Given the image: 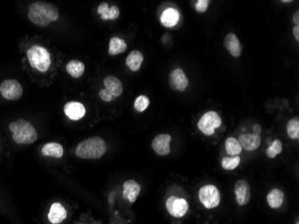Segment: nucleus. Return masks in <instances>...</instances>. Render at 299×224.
Wrapping results in <instances>:
<instances>
[{
  "label": "nucleus",
  "instance_id": "39448f33",
  "mask_svg": "<svg viewBox=\"0 0 299 224\" xmlns=\"http://www.w3.org/2000/svg\"><path fill=\"white\" fill-rule=\"evenodd\" d=\"M199 200L207 209H213L219 206L220 193L213 185H205L199 190Z\"/></svg>",
  "mask_w": 299,
  "mask_h": 224
},
{
  "label": "nucleus",
  "instance_id": "473e14b6",
  "mask_svg": "<svg viewBox=\"0 0 299 224\" xmlns=\"http://www.w3.org/2000/svg\"><path fill=\"white\" fill-rule=\"evenodd\" d=\"M252 131H254V134L257 135V136H260L261 134V132H262V129H261V127H260V125L258 124H256L254 126L252 127Z\"/></svg>",
  "mask_w": 299,
  "mask_h": 224
},
{
  "label": "nucleus",
  "instance_id": "2eb2a0df",
  "mask_svg": "<svg viewBox=\"0 0 299 224\" xmlns=\"http://www.w3.org/2000/svg\"><path fill=\"white\" fill-rule=\"evenodd\" d=\"M224 45L227 52L232 57L234 58L240 57L242 53L241 43L235 33H231L227 34V36L225 37V40H224Z\"/></svg>",
  "mask_w": 299,
  "mask_h": 224
},
{
  "label": "nucleus",
  "instance_id": "f8f14e48",
  "mask_svg": "<svg viewBox=\"0 0 299 224\" xmlns=\"http://www.w3.org/2000/svg\"><path fill=\"white\" fill-rule=\"evenodd\" d=\"M64 112L68 119L76 121L83 119L86 113V108L81 102L69 101L64 107Z\"/></svg>",
  "mask_w": 299,
  "mask_h": 224
},
{
  "label": "nucleus",
  "instance_id": "412c9836",
  "mask_svg": "<svg viewBox=\"0 0 299 224\" xmlns=\"http://www.w3.org/2000/svg\"><path fill=\"white\" fill-rule=\"evenodd\" d=\"M144 55L139 51H133L130 52L126 58V65L129 68L131 71L136 72L141 69V65L144 62Z\"/></svg>",
  "mask_w": 299,
  "mask_h": 224
},
{
  "label": "nucleus",
  "instance_id": "c756f323",
  "mask_svg": "<svg viewBox=\"0 0 299 224\" xmlns=\"http://www.w3.org/2000/svg\"><path fill=\"white\" fill-rule=\"evenodd\" d=\"M210 3H211V1H209V0H198V1H196V3H195L196 11L198 12V13H201V14L204 13L209 8Z\"/></svg>",
  "mask_w": 299,
  "mask_h": 224
},
{
  "label": "nucleus",
  "instance_id": "393cba45",
  "mask_svg": "<svg viewBox=\"0 0 299 224\" xmlns=\"http://www.w3.org/2000/svg\"><path fill=\"white\" fill-rule=\"evenodd\" d=\"M225 149L229 156H238L241 153L242 147L238 139L234 138H227L225 142Z\"/></svg>",
  "mask_w": 299,
  "mask_h": 224
},
{
  "label": "nucleus",
  "instance_id": "f3484780",
  "mask_svg": "<svg viewBox=\"0 0 299 224\" xmlns=\"http://www.w3.org/2000/svg\"><path fill=\"white\" fill-rule=\"evenodd\" d=\"M105 89L114 98H118L123 94L122 82L114 76H108L105 78Z\"/></svg>",
  "mask_w": 299,
  "mask_h": 224
},
{
  "label": "nucleus",
  "instance_id": "b1692460",
  "mask_svg": "<svg viewBox=\"0 0 299 224\" xmlns=\"http://www.w3.org/2000/svg\"><path fill=\"white\" fill-rule=\"evenodd\" d=\"M84 70H85V65L83 62L76 60V59L71 60L66 65V71L74 78H79L83 76Z\"/></svg>",
  "mask_w": 299,
  "mask_h": 224
},
{
  "label": "nucleus",
  "instance_id": "ddd939ff",
  "mask_svg": "<svg viewBox=\"0 0 299 224\" xmlns=\"http://www.w3.org/2000/svg\"><path fill=\"white\" fill-rule=\"evenodd\" d=\"M238 140L242 148L249 152L256 151V149L259 148L262 143V139L260 138V136L255 134L241 135Z\"/></svg>",
  "mask_w": 299,
  "mask_h": 224
},
{
  "label": "nucleus",
  "instance_id": "9d476101",
  "mask_svg": "<svg viewBox=\"0 0 299 224\" xmlns=\"http://www.w3.org/2000/svg\"><path fill=\"white\" fill-rule=\"evenodd\" d=\"M236 201L239 206H246L251 200V188L245 180H239L235 184Z\"/></svg>",
  "mask_w": 299,
  "mask_h": 224
},
{
  "label": "nucleus",
  "instance_id": "72a5a7b5",
  "mask_svg": "<svg viewBox=\"0 0 299 224\" xmlns=\"http://www.w3.org/2000/svg\"><path fill=\"white\" fill-rule=\"evenodd\" d=\"M293 23L295 24V26L299 25V11L295 12L294 15H293Z\"/></svg>",
  "mask_w": 299,
  "mask_h": 224
},
{
  "label": "nucleus",
  "instance_id": "dca6fc26",
  "mask_svg": "<svg viewBox=\"0 0 299 224\" xmlns=\"http://www.w3.org/2000/svg\"><path fill=\"white\" fill-rule=\"evenodd\" d=\"M66 215H67V213H66L65 207L62 206L60 203H54L51 206L49 214H48V218L51 223L59 224L65 220Z\"/></svg>",
  "mask_w": 299,
  "mask_h": 224
},
{
  "label": "nucleus",
  "instance_id": "20e7f679",
  "mask_svg": "<svg viewBox=\"0 0 299 224\" xmlns=\"http://www.w3.org/2000/svg\"><path fill=\"white\" fill-rule=\"evenodd\" d=\"M27 58L33 69L41 73L47 72L51 65L50 52L40 45H33L27 51Z\"/></svg>",
  "mask_w": 299,
  "mask_h": 224
},
{
  "label": "nucleus",
  "instance_id": "5701e85b",
  "mask_svg": "<svg viewBox=\"0 0 299 224\" xmlns=\"http://www.w3.org/2000/svg\"><path fill=\"white\" fill-rule=\"evenodd\" d=\"M127 49L126 41L120 39L119 37H113L109 41V48H108V54L115 56L120 53L125 52Z\"/></svg>",
  "mask_w": 299,
  "mask_h": 224
},
{
  "label": "nucleus",
  "instance_id": "c85d7f7f",
  "mask_svg": "<svg viewBox=\"0 0 299 224\" xmlns=\"http://www.w3.org/2000/svg\"><path fill=\"white\" fill-rule=\"evenodd\" d=\"M150 105V100L145 95H140L134 101V108L137 111L144 112Z\"/></svg>",
  "mask_w": 299,
  "mask_h": 224
},
{
  "label": "nucleus",
  "instance_id": "f03ea898",
  "mask_svg": "<svg viewBox=\"0 0 299 224\" xmlns=\"http://www.w3.org/2000/svg\"><path fill=\"white\" fill-rule=\"evenodd\" d=\"M107 152V145L100 137L87 138L81 142L76 149L77 157L82 159H101Z\"/></svg>",
  "mask_w": 299,
  "mask_h": 224
},
{
  "label": "nucleus",
  "instance_id": "6ab92c4d",
  "mask_svg": "<svg viewBox=\"0 0 299 224\" xmlns=\"http://www.w3.org/2000/svg\"><path fill=\"white\" fill-rule=\"evenodd\" d=\"M98 13L101 15L102 20L107 21V20H116L119 18L120 10L117 6H112L109 8L108 3L104 2L98 7Z\"/></svg>",
  "mask_w": 299,
  "mask_h": 224
},
{
  "label": "nucleus",
  "instance_id": "7c9ffc66",
  "mask_svg": "<svg viewBox=\"0 0 299 224\" xmlns=\"http://www.w3.org/2000/svg\"><path fill=\"white\" fill-rule=\"evenodd\" d=\"M100 94V97H101V100L103 101H107V102L112 101L115 99L106 89H102V90L100 91V94Z\"/></svg>",
  "mask_w": 299,
  "mask_h": 224
},
{
  "label": "nucleus",
  "instance_id": "a211bd4d",
  "mask_svg": "<svg viewBox=\"0 0 299 224\" xmlns=\"http://www.w3.org/2000/svg\"><path fill=\"white\" fill-rule=\"evenodd\" d=\"M180 15L179 12L177 11L175 8H167L162 14L160 16V22L163 24V26L171 28L177 25L179 22Z\"/></svg>",
  "mask_w": 299,
  "mask_h": 224
},
{
  "label": "nucleus",
  "instance_id": "0eeeda50",
  "mask_svg": "<svg viewBox=\"0 0 299 224\" xmlns=\"http://www.w3.org/2000/svg\"><path fill=\"white\" fill-rule=\"evenodd\" d=\"M22 87L17 80L8 79L0 84V94L8 101H17L22 97Z\"/></svg>",
  "mask_w": 299,
  "mask_h": 224
},
{
  "label": "nucleus",
  "instance_id": "423d86ee",
  "mask_svg": "<svg viewBox=\"0 0 299 224\" xmlns=\"http://www.w3.org/2000/svg\"><path fill=\"white\" fill-rule=\"evenodd\" d=\"M221 119L216 111L206 112L198 121L199 130L205 136H213L217 128L221 126Z\"/></svg>",
  "mask_w": 299,
  "mask_h": 224
},
{
  "label": "nucleus",
  "instance_id": "aec40b11",
  "mask_svg": "<svg viewBox=\"0 0 299 224\" xmlns=\"http://www.w3.org/2000/svg\"><path fill=\"white\" fill-rule=\"evenodd\" d=\"M284 201V193L279 188L271 189L267 195V202L270 208L278 209L280 208Z\"/></svg>",
  "mask_w": 299,
  "mask_h": 224
},
{
  "label": "nucleus",
  "instance_id": "7ed1b4c3",
  "mask_svg": "<svg viewBox=\"0 0 299 224\" xmlns=\"http://www.w3.org/2000/svg\"><path fill=\"white\" fill-rule=\"evenodd\" d=\"M13 140L19 145H31L38 138L36 129L33 124L26 120H20L9 124Z\"/></svg>",
  "mask_w": 299,
  "mask_h": 224
},
{
  "label": "nucleus",
  "instance_id": "4468645a",
  "mask_svg": "<svg viewBox=\"0 0 299 224\" xmlns=\"http://www.w3.org/2000/svg\"><path fill=\"white\" fill-rule=\"evenodd\" d=\"M123 197L128 200L130 203L135 202L138 195L140 194L141 187L140 185L137 183L136 181L133 180L126 181L123 185Z\"/></svg>",
  "mask_w": 299,
  "mask_h": 224
},
{
  "label": "nucleus",
  "instance_id": "e433bc0d",
  "mask_svg": "<svg viewBox=\"0 0 299 224\" xmlns=\"http://www.w3.org/2000/svg\"><path fill=\"white\" fill-rule=\"evenodd\" d=\"M78 224H82V223H78Z\"/></svg>",
  "mask_w": 299,
  "mask_h": 224
},
{
  "label": "nucleus",
  "instance_id": "9b49d317",
  "mask_svg": "<svg viewBox=\"0 0 299 224\" xmlns=\"http://www.w3.org/2000/svg\"><path fill=\"white\" fill-rule=\"evenodd\" d=\"M172 138L169 134H160L156 136L152 143L153 151L158 155H168L170 152V142Z\"/></svg>",
  "mask_w": 299,
  "mask_h": 224
},
{
  "label": "nucleus",
  "instance_id": "1a4fd4ad",
  "mask_svg": "<svg viewBox=\"0 0 299 224\" xmlns=\"http://www.w3.org/2000/svg\"><path fill=\"white\" fill-rule=\"evenodd\" d=\"M169 83L172 90L184 92L189 84L188 76L181 69L171 70L169 76Z\"/></svg>",
  "mask_w": 299,
  "mask_h": 224
},
{
  "label": "nucleus",
  "instance_id": "6e6552de",
  "mask_svg": "<svg viewBox=\"0 0 299 224\" xmlns=\"http://www.w3.org/2000/svg\"><path fill=\"white\" fill-rule=\"evenodd\" d=\"M166 208L172 216L181 218L188 213L189 205L186 199L178 198L176 195H172L167 200Z\"/></svg>",
  "mask_w": 299,
  "mask_h": 224
},
{
  "label": "nucleus",
  "instance_id": "cd10ccee",
  "mask_svg": "<svg viewBox=\"0 0 299 224\" xmlns=\"http://www.w3.org/2000/svg\"><path fill=\"white\" fill-rule=\"evenodd\" d=\"M282 149H283V146H282V143H281V140H280V139H275V140L270 144V146L267 148V156H268L269 158H270V159H273L276 156L279 155L280 153H281V152H282Z\"/></svg>",
  "mask_w": 299,
  "mask_h": 224
},
{
  "label": "nucleus",
  "instance_id": "f257e3e1",
  "mask_svg": "<svg viewBox=\"0 0 299 224\" xmlns=\"http://www.w3.org/2000/svg\"><path fill=\"white\" fill-rule=\"evenodd\" d=\"M28 17L33 25L47 27L59 17V11L55 5L43 1H37L30 6Z\"/></svg>",
  "mask_w": 299,
  "mask_h": 224
},
{
  "label": "nucleus",
  "instance_id": "c9c22d12",
  "mask_svg": "<svg viewBox=\"0 0 299 224\" xmlns=\"http://www.w3.org/2000/svg\"><path fill=\"white\" fill-rule=\"evenodd\" d=\"M296 224H299L298 222H296Z\"/></svg>",
  "mask_w": 299,
  "mask_h": 224
},
{
  "label": "nucleus",
  "instance_id": "2f4dec72",
  "mask_svg": "<svg viewBox=\"0 0 299 224\" xmlns=\"http://www.w3.org/2000/svg\"><path fill=\"white\" fill-rule=\"evenodd\" d=\"M293 35L295 37V40L298 42L299 41V26H295L293 28Z\"/></svg>",
  "mask_w": 299,
  "mask_h": 224
},
{
  "label": "nucleus",
  "instance_id": "bb28decb",
  "mask_svg": "<svg viewBox=\"0 0 299 224\" xmlns=\"http://www.w3.org/2000/svg\"><path fill=\"white\" fill-rule=\"evenodd\" d=\"M241 158L240 156H228V157H223L221 161V166L224 170H233L238 168L239 163H240Z\"/></svg>",
  "mask_w": 299,
  "mask_h": 224
},
{
  "label": "nucleus",
  "instance_id": "f704fd0d",
  "mask_svg": "<svg viewBox=\"0 0 299 224\" xmlns=\"http://www.w3.org/2000/svg\"><path fill=\"white\" fill-rule=\"evenodd\" d=\"M281 2H282V3H291L292 0H289V1H286V0H282V1H281Z\"/></svg>",
  "mask_w": 299,
  "mask_h": 224
},
{
  "label": "nucleus",
  "instance_id": "a878e982",
  "mask_svg": "<svg viewBox=\"0 0 299 224\" xmlns=\"http://www.w3.org/2000/svg\"><path fill=\"white\" fill-rule=\"evenodd\" d=\"M287 134L290 139H298L299 138V119L297 117L292 118L287 123Z\"/></svg>",
  "mask_w": 299,
  "mask_h": 224
},
{
  "label": "nucleus",
  "instance_id": "4be33fe9",
  "mask_svg": "<svg viewBox=\"0 0 299 224\" xmlns=\"http://www.w3.org/2000/svg\"><path fill=\"white\" fill-rule=\"evenodd\" d=\"M41 152L44 156H50L54 158H61L64 155V148L58 143H48L43 145Z\"/></svg>",
  "mask_w": 299,
  "mask_h": 224
}]
</instances>
